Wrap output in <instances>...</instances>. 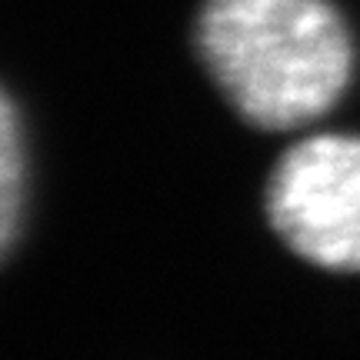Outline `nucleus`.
I'll list each match as a JSON object with an SVG mask.
<instances>
[{
    "label": "nucleus",
    "instance_id": "obj_2",
    "mask_svg": "<svg viewBox=\"0 0 360 360\" xmlns=\"http://www.w3.org/2000/svg\"><path fill=\"white\" fill-rule=\"evenodd\" d=\"M274 233L314 267L360 270V134H307L267 174Z\"/></svg>",
    "mask_w": 360,
    "mask_h": 360
},
{
    "label": "nucleus",
    "instance_id": "obj_3",
    "mask_svg": "<svg viewBox=\"0 0 360 360\" xmlns=\"http://www.w3.org/2000/svg\"><path fill=\"white\" fill-rule=\"evenodd\" d=\"M27 143L20 134V114L11 94L0 107V240L11 254L20 233V217L27 204Z\"/></svg>",
    "mask_w": 360,
    "mask_h": 360
},
{
    "label": "nucleus",
    "instance_id": "obj_1",
    "mask_svg": "<svg viewBox=\"0 0 360 360\" xmlns=\"http://www.w3.org/2000/svg\"><path fill=\"white\" fill-rule=\"evenodd\" d=\"M193 51L254 130L314 124L354 77V37L330 0H200Z\"/></svg>",
    "mask_w": 360,
    "mask_h": 360
}]
</instances>
